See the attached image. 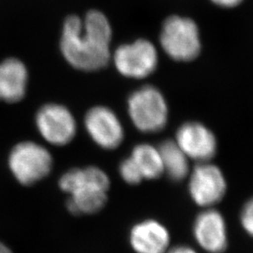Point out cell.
Listing matches in <instances>:
<instances>
[{
  "mask_svg": "<svg viewBox=\"0 0 253 253\" xmlns=\"http://www.w3.org/2000/svg\"><path fill=\"white\" fill-rule=\"evenodd\" d=\"M127 114L136 128L144 133H157L169 120V105L163 92L153 85H144L127 99Z\"/></svg>",
  "mask_w": 253,
  "mask_h": 253,
  "instance_id": "cell-3",
  "label": "cell"
},
{
  "mask_svg": "<svg viewBox=\"0 0 253 253\" xmlns=\"http://www.w3.org/2000/svg\"><path fill=\"white\" fill-rule=\"evenodd\" d=\"M240 223L245 232L253 237V197L245 203L240 211Z\"/></svg>",
  "mask_w": 253,
  "mask_h": 253,
  "instance_id": "cell-17",
  "label": "cell"
},
{
  "mask_svg": "<svg viewBox=\"0 0 253 253\" xmlns=\"http://www.w3.org/2000/svg\"><path fill=\"white\" fill-rule=\"evenodd\" d=\"M174 141L190 161L197 163L211 162L217 152L215 133L197 121L183 123L176 130Z\"/></svg>",
  "mask_w": 253,
  "mask_h": 253,
  "instance_id": "cell-9",
  "label": "cell"
},
{
  "mask_svg": "<svg viewBox=\"0 0 253 253\" xmlns=\"http://www.w3.org/2000/svg\"><path fill=\"white\" fill-rule=\"evenodd\" d=\"M60 189L68 193L67 208L75 216L93 215L101 211L108 200L110 179L101 169L90 166L74 168L59 179Z\"/></svg>",
  "mask_w": 253,
  "mask_h": 253,
  "instance_id": "cell-2",
  "label": "cell"
},
{
  "mask_svg": "<svg viewBox=\"0 0 253 253\" xmlns=\"http://www.w3.org/2000/svg\"><path fill=\"white\" fill-rule=\"evenodd\" d=\"M191 200L201 208H214L224 198L227 180L222 170L211 162L197 163L189 174Z\"/></svg>",
  "mask_w": 253,
  "mask_h": 253,
  "instance_id": "cell-7",
  "label": "cell"
},
{
  "mask_svg": "<svg viewBox=\"0 0 253 253\" xmlns=\"http://www.w3.org/2000/svg\"><path fill=\"white\" fill-rule=\"evenodd\" d=\"M214 4L221 8H235L243 2V0H211Z\"/></svg>",
  "mask_w": 253,
  "mask_h": 253,
  "instance_id": "cell-18",
  "label": "cell"
},
{
  "mask_svg": "<svg viewBox=\"0 0 253 253\" xmlns=\"http://www.w3.org/2000/svg\"><path fill=\"white\" fill-rule=\"evenodd\" d=\"M84 126L91 139L104 149H116L124 140L125 134L121 121L107 107L91 108L85 115Z\"/></svg>",
  "mask_w": 253,
  "mask_h": 253,
  "instance_id": "cell-10",
  "label": "cell"
},
{
  "mask_svg": "<svg viewBox=\"0 0 253 253\" xmlns=\"http://www.w3.org/2000/svg\"><path fill=\"white\" fill-rule=\"evenodd\" d=\"M130 158L138 167L144 180L157 179L164 174L162 156L158 146L150 144L136 145Z\"/></svg>",
  "mask_w": 253,
  "mask_h": 253,
  "instance_id": "cell-15",
  "label": "cell"
},
{
  "mask_svg": "<svg viewBox=\"0 0 253 253\" xmlns=\"http://www.w3.org/2000/svg\"><path fill=\"white\" fill-rule=\"evenodd\" d=\"M0 253H12V252L8 246L0 242Z\"/></svg>",
  "mask_w": 253,
  "mask_h": 253,
  "instance_id": "cell-20",
  "label": "cell"
},
{
  "mask_svg": "<svg viewBox=\"0 0 253 253\" xmlns=\"http://www.w3.org/2000/svg\"><path fill=\"white\" fill-rule=\"evenodd\" d=\"M119 173L122 179L129 185H138L144 178L130 157L123 160L119 165Z\"/></svg>",
  "mask_w": 253,
  "mask_h": 253,
  "instance_id": "cell-16",
  "label": "cell"
},
{
  "mask_svg": "<svg viewBox=\"0 0 253 253\" xmlns=\"http://www.w3.org/2000/svg\"><path fill=\"white\" fill-rule=\"evenodd\" d=\"M28 74L25 64L16 58L0 63V101L14 103L23 100L27 92Z\"/></svg>",
  "mask_w": 253,
  "mask_h": 253,
  "instance_id": "cell-13",
  "label": "cell"
},
{
  "mask_svg": "<svg viewBox=\"0 0 253 253\" xmlns=\"http://www.w3.org/2000/svg\"><path fill=\"white\" fill-rule=\"evenodd\" d=\"M36 126L46 142L53 145H66L76 134V121L70 110L63 105L49 103L36 115Z\"/></svg>",
  "mask_w": 253,
  "mask_h": 253,
  "instance_id": "cell-8",
  "label": "cell"
},
{
  "mask_svg": "<svg viewBox=\"0 0 253 253\" xmlns=\"http://www.w3.org/2000/svg\"><path fill=\"white\" fill-rule=\"evenodd\" d=\"M167 253H198L188 246H177L172 249H169Z\"/></svg>",
  "mask_w": 253,
  "mask_h": 253,
  "instance_id": "cell-19",
  "label": "cell"
},
{
  "mask_svg": "<svg viewBox=\"0 0 253 253\" xmlns=\"http://www.w3.org/2000/svg\"><path fill=\"white\" fill-rule=\"evenodd\" d=\"M128 242L136 253H167L171 235L161 221L148 218L131 227Z\"/></svg>",
  "mask_w": 253,
  "mask_h": 253,
  "instance_id": "cell-12",
  "label": "cell"
},
{
  "mask_svg": "<svg viewBox=\"0 0 253 253\" xmlns=\"http://www.w3.org/2000/svg\"><path fill=\"white\" fill-rule=\"evenodd\" d=\"M9 167L20 184L30 186L50 173L53 158L44 146L34 142H23L10 151Z\"/></svg>",
  "mask_w": 253,
  "mask_h": 253,
  "instance_id": "cell-5",
  "label": "cell"
},
{
  "mask_svg": "<svg viewBox=\"0 0 253 253\" xmlns=\"http://www.w3.org/2000/svg\"><path fill=\"white\" fill-rule=\"evenodd\" d=\"M118 71L124 77L141 80L152 75L159 66V52L153 43L138 39L119 46L112 55Z\"/></svg>",
  "mask_w": 253,
  "mask_h": 253,
  "instance_id": "cell-6",
  "label": "cell"
},
{
  "mask_svg": "<svg viewBox=\"0 0 253 253\" xmlns=\"http://www.w3.org/2000/svg\"><path fill=\"white\" fill-rule=\"evenodd\" d=\"M160 44L163 52L173 61H193L202 51L199 27L192 19L179 15L170 16L162 27Z\"/></svg>",
  "mask_w": 253,
  "mask_h": 253,
  "instance_id": "cell-4",
  "label": "cell"
},
{
  "mask_svg": "<svg viewBox=\"0 0 253 253\" xmlns=\"http://www.w3.org/2000/svg\"><path fill=\"white\" fill-rule=\"evenodd\" d=\"M112 36L106 15L91 9L83 19L77 15L65 19L60 49L67 62L76 70L96 72L105 68L112 59Z\"/></svg>",
  "mask_w": 253,
  "mask_h": 253,
  "instance_id": "cell-1",
  "label": "cell"
},
{
  "mask_svg": "<svg viewBox=\"0 0 253 253\" xmlns=\"http://www.w3.org/2000/svg\"><path fill=\"white\" fill-rule=\"evenodd\" d=\"M192 233L197 244L208 253H224L228 231L223 215L214 208H205L196 217Z\"/></svg>",
  "mask_w": 253,
  "mask_h": 253,
  "instance_id": "cell-11",
  "label": "cell"
},
{
  "mask_svg": "<svg viewBox=\"0 0 253 253\" xmlns=\"http://www.w3.org/2000/svg\"><path fill=\"white\" fill-rule=\"evenodd\" d=\"M162 156L163 173L172 181H181L189 176L190 160L174 140H166L158 146Z\"/></svg>",
  "mask_w": 253,
  "mask_h": 253,
  "instance_id": "cell-14",
  "label": "cell"
}]
</instances>
